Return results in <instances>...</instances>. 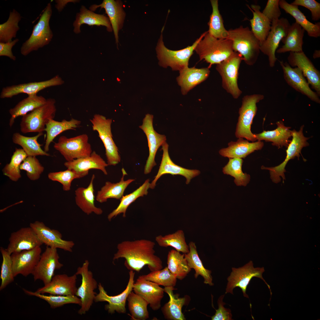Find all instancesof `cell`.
I'll return each mask as SVG.
<instances>
[{
  "label": "cell",
  "mask_w": 320,
  "mask_h": 320,
  "mask_svg": "<svg viewBox=\"0 0 320 320\" xmlns=\"http://www.w3.org/2000/svg\"><path fill=\"white\" fill-rule=\"evenodd\" d=\"M155 245L153 241L145 239L123 241L118 244L113 260L124 258L127 269L138 272L146 265L151 271L161 269L162 261L155 254Z\"/></svg>",
  "instance_id": "obj_1"
},
{
  "label": "cell",
  "mask_w": 320,
  "mask_h": 320,
  "mask_svg": "<svg viewBox=\"0 0 320 320\" xmlns=\"http://www.w3.org/2000/svg\"><path fill=\"white\" fill-rule=\"evenodd\" d=\"M194 51L199 55L200 60H204L209 64V68L213 64L220 63L234 52L231 40L216 38L209 34L207 31Z\"/></svg>",
  "instance_id": "obj_2"
},
{
  "label": "cell",
  "mask_w": 320,
  "mask_h": 320,
  "mask_svg": "<svg viewBox=\"0 0 320 320\" xmlns=\"http://www.w3.org/2000/svg\"><path fill=\"white\" fill-rule=\"evenodd\" d=\"M228 31L227 39L232 41L233 51L242 56L247 64L254 65L260 52V43L251 30L248 27L241 25Z\"/></svg>",
  "instance_id": "obj_3"
},
{
  "label": "cell",
  "mask_w": 320,
  "mask_h": 320,
  "mask_svg": "<svg viewBox=\"0 0 320 320\" xmlns=\"http://www.w3.org/2000/svg\"><path fill=\"white\" fill-rule=\"evenodd\" d=\"M163 30L164 28L156 49L159 65L166 68L170 67L173 71H179L188 67L189 59L196 47L207 31L202 33L191 46L180 50H173L167 48L164 45L162 36Z\"/></svg>",
  "instance_id": "obj_4"
},
{
  "label": "cell",
  "mask_w": 320,
  "mask_h": 320,
  "mask_svg": "<svg viewBox=\"0 0 320 320\" xmlns=\"http://www.w3.org/2000/svg\"><path fill=\"white\" fill-rule=\"evenodd\" d=\"M52 13L50 3L44 9L37 23L34 26L29 38L23 44L20 48L22 55L26 56L31 52L37 51L49 44L53 36L49 22Z\"/></svg>",
  "instance_id": "obj_5"
},
{
  "label": "cell",
  "mask_w": 320,
  "mask_h": 320,
  "mask_svg": "<svg viewBox=\"0 0 320 320\" xmlns=\"http://www.w3.org/2000/svg\"><path fill=\"white\" fill-rule=\"evenodd\" d=\"M55 103L54 99H47L44 104L23 116L20 125L21 132L25 134L45 131L47 124L55 117Z\"/></svg>",
  "instance_id": "obj_6"
},
{
  "label": "cell",
  "mask_w": 320,
  "mask_h": 320,
  "mask_svg": "<svg viewBox=\"0 0 320 320\" xmlns=\"http://www.w3.org/2000/svg\"><path fill=\"white\" fill-rule=\"evenodd\" d=\"M263 95L254 94L244 96L239 110V116L235 135L237 138H244L254 142L257 140L255 134L251 131V126L257 110L256 104L263 99Z\"/></svg>",
  "instance_id": "obj_7"
},
{
  "label": "cell",
  "mask_w": 320,
  "mask_h": 320,
  "mask_svg": "<svg viewBox=\"0 0 320 320\" xmlns=\"http://www.w3.org/2000/svg\"><path fill=\"white\" fill-rule=\"evenodd\" d=\"M243 58L234 52L228 58L217 64L216 69L222 79V86L234 99H237L242 92L238 84L239 70Z\"/></svg>",
  "instance_id": "obj_8"
},
{
  "label": "cell",
  "mask_w": 320,
  "mask_h": 320,
  "mask_svg": "<svg viewBox=\"0 0 320 320\" xmlns=\"http://www.w3.org/2000/svg\"><path fill=\"white\" fill-rule=\"evenodd\" d=\"M303 127L304 126L302 125L298 131L294 129L291 130L292 139L287 147L286 156L282 163L274 167H268L263 166L261 167L262 169L269 170L270 178L273 183H279L281 180V177L284 182L286 179L284 175V172H286L285 167L287 162L290 160L293 159L296 157L299 159L303 148L309 145L307 142L309 138L305 137L303 134Z\"/></svg>",
  "instance_id": "obj_9"
},
{
  "label": "cell",
  "mask_w": 320,
  "mask_h": 320,
  "mask_svg": "<svg viewBox=\"0 0 320 320\" xmlns=\"http://www.w3.org/2000/svg\"><path fill=\"white\" fill-rule=\"evenodd\" d=\"M89 263L85 260L81 266L78 268L75 274L81 277V284L77 288L75 295L81 299V308L78 311L80 315L85 314L92 306L97 294L95 291L98 287L92 272L89 269Z\"/></svg>",
  "instance_id": "obj_10"
},
{
  "label": "cell",
  "mask_w": 320,
  "mask_h": 320,
  "mask_svg": "<svg viewBox=\"0 0 320 320\" xmlns=\"http://www.w3.org/2000/svg\"><path fill=\"white\" fill-rule=\"evenodd\" d=\"M90 121L92 129L97 131L105 149V155L108 165L116 166L121 159L117 147L113 138L111 130L112 120L99 114H95Z\"/></svg>",
  "instance_id": "obj_11"
},
{
  "label": "cell",
  "mask_w": 320,
  "mask_h": 320,
  "mask_svg": "<svg viewBox=\"0 0 320 320\" xmlns=\"http://www.w3.org/2000/svg\"><path fill=\"white\" fill-rule=\"evenodd\" d=\"M88 141V136L86 134L70 138L62 136L58 142L55 143L54 147L67 161H70L91 155L92 151Z\"/></svg>",
  "instance_id": "obj_12"
},
{
  "label": "cell",
  "mask_w": 320,
  "mask_h": 320,
  "mask_svg": "<svg viewBox=\"0 0 320 320\" xmlns=\"http://www.w3.org/2000/svg\"><path fill=\"white\" fill-rule=\"evenodd\" d=\"M232 271L228 277V283L226 288L225 293L233 294V290L238 287L241 288L244 296L247 298L249 296L246 292L247 286L251 279L253 277L259 278L262 280L271 292L270 286L267 283L262 276L265 270L263 267L254 268L252 261H250L243 266L236 268H232Z\"/></svg>",
  "instance_id": "obj_13"
},
{
  "label": "cell",
  "mask_w": 320,
  "mask_h": 320,
  "mask_svg": "<svg viewBox=\"0 0 320 320\" xmlns=\"http://www.w3.org/2000/svg\"><path fill=\"white\" fill-rule=\"evenodd\" d=\"M290 25L287 19L284 17L272 21L266 39L260 46V51L268 56L271 67L275 66L277 60L276 52L280 42L286 36Z\"/></svg>",
  "instance_id": "obj_14"
},
{
  "label": "cell",
  "mask_w": 320,
  "mask_h": 320,
  "mask_svg": "<svg viewBox=\"0 0 320 320\" xmlns=\"http://www.w3.org/2000/svg\"><path fill=\"white\" fill-rule=\"evenodd\" d=\"M129 279L126 289L120 294L114 296L108 295L101 283L98 284L99 291L95 299V302H106L108 304L105 306V309L108 313L113 314L115 312L119 313H125L126 312V303L128 296L132 291L135 272L130 270Z\"/></svg>",
  "instance_id": "obj_15"
},
{
  "label": "cell",
  "mask_w": 320,
  "mask_h": 320,
  "mask_svg": "<svg viewBox=\"0 0 320 320\" xmlns=\"http://www.w3.org/2000/svg\"><path fill=\"white\" fill-rule=\"evenodd\" d=\"M57 249L47 246L41 254L32 274L34 281L40 280L44 285L49 283L54 276L56 270L60 269L63 264L59 261Z\"/></svg>",
  "instance_id": "obj_16"
},
{
  "label": "cell",
  "mask_w": 320,
  "mask_h": 320,
  "mask_svg": "<svg viewBox=\"0 0 320 320\" xmlns=\"http://www.w3.org/2000/svg\"><path fill=\"white\" fill-rule=\"evenodd\" d=\"M153 116L146 114L143 119V123L139 126L145 133L147 139L149 155L144 167V173L149 174L153 167L156 165L155 159L157 151L166 141V137L164 135L158 133L153 125Z\"/></svg>",
  "instance_id": "obj_17"
},
{
  "label": "cell",
  "mask_w": 320,
  "mask_h": 320,
  "mask_svg": "<svg viewBox=\"0 0 320 320\" xmlns=\"http://www.w3.org/2000/svg\"><path fill=\"white\" fill-rule=\"evenodd\" d=\"M41 251L40 247H38L11 254L14 277L19 274L25 277L32 274L40 258Z\"/></svg>",
  "instance_id": "obj_18"
},
{
  "label": "cell",
  "mask_w": 320,
  "mask_h": 320,
  "mask_svg": "<svg viewBox=\"0 0 320 320\" xmlns=\"http://www.w3.org/2000/svg\"><path fill=\"white\" fill-rule=\"evenodd\" d=\"M279 62L283 70L284 79L288 84L312 101L319 103V96L310 88L301 70L297 67L292 68L287 62Z\"/></svg>",
  "instance_id": "obj_19"
},
{
  "label": "cell",
  "mask_w": 320,
  "mask_h": 320,
  "mask_svg": "<svg viewBox=\"0 0 320 320\" xmlns=\"http://www.w3.org/2000/svg\"><path fill=\"white\" fill-rule=\"evenodd\" d=\"M63 81L58 75L51 79L41 81L32 82L3 87L1 91V98H10L20 94L28 96L37 95L40 91L52 86L59 85L64 83Z\"/></svg>",
  "instance_id": "obj_20"
},
{
  "label": "cell",
  "mask_w": 320,
  "mask_h": 320,
  "mask_svg": "<svg viewBox=\"0 0 320 320\" xmlns=\"http://www.w3.org/2000/svg\"><path fill=\"white\" fill-rule=\"evenodd\" d=\"M161 146L163 155L161 163L157 175L150 183V188L154 189L157 180L164 174L183 176L186 178V183L188 184L192 178L200 174V171L199 170L186 169L174 163L170 157L169 153V145L166 142Z\"/></svg>",
  "instance_id": "obj_21"
},
{
  "label": "cell",
  "mask_w": 320,
  "mask_h": 320,
  "mask_svg": "<svg viewBox=\"0 0 320 320\" xmlns=\"http://www.w3.org/2000/svg\"><path fill=\"white\" fill-rule=\"evenodd\" d=\"M9 240V243L6 249L11 255L14 253L41 247L43 244L30 226L22 228L12 233Z\"/></svg>",
  "instance_id": "obj_22"
},
{
  "label": "cell",
  "mask_w": 320,
  "mask_h": 320,
  "mask_svg": "<svg viewBox=\"0 0 320 320\" xmlns=\"http://www.w3.org/2000/svg\"><path fill=\"white\" fill-rule=\"evenodd\" d=\"M288 63L293 67L298 68L302 71L308 82L320 96V73L303 51L290 52L288 57Z\"/></svg>",
  "instance_id": "obj_23"
},
{
  "label": "cell",
  "mask_w": 320,
  "mask_h": 320,
  "mask_svg": "<svg viewBox=\"0 0 320 320\" xmlns=\"http://www.w3.org/2000/svg\"><path fill=\"white\" fill-rule=\"evenodd\" d=\"M31 228L43 244L49 247L59 248L69 252L72 251L74 243L72 241L62 239V235L58 231L50 228L43 222L36 221L30 224Z\"/></svg>",
  "instance_id": "obj_24"
},
{
  "label": "cell",
  "mask_w": 320,
  "mask_h": 320,
  "mask_svg": "<svg viewBox=\"0 0 320 320\" xmlns=\"http://www.w3.org/2000/svg\"><path fill=\"white\" fill-rule=\"evenodd\" d=\"M77 275L68 276L65 274L54 276L50 282L36 292L42 294L48 293L53 295H75L77 288L76 286Z\"/></svg>",
  "instance_id": "obj_25"
},
{
  "label": "cell",
  "mask_w": 320,
  "mask_h": 320,
  "mask_svg": "<svg viewBox=\"0 0 320 320\" xmlns=\"http://www.w3.org/2000/svg\"><path fill=\"white\" fill-rule=\"evenodd\" d=\"M133 290L148 302L153 310L160 309L164 296V288L153 282L145 280L140 276L134 283Z\"/></svg>",
  "instance_id": "obj_26"
},
{
  "label": "cell",
  "mask_w": 320,
  "mask_h": 320,
  "mask_svg": "<svg viewBox=\"0 0 320 320\" xmlns=\"http://www.w3.org/2000/svg\"><path fill=\"white\" fill-rule=\"evenodd\" d=\"M105 9L110 22L117 47L119 43V32L123 27L126 13L123 8V4L121 0H104L100 4H93L89 9L95 11L98 8Z\"/></svg>",
  "instance_id": "obj_27"
},
{
  "label": "cell",
  "mask_w": 320,
  "mask_h": 320,
  "mask_svg": "<svg viewBox=\"0 0 320 320\" xmlns=\"http://www.w3.org/2000/svg\"><path fill=\"white\" fill-rule=\"evenodd\" d=\"M209 68H197L195 67H187L179 71L176 80L181 87L182 94L186 95L191 89L205 80L209 77Z\"/></svg>",
  "instance_id": "obj_28"
},
{
  "label": "cell",
  "mask_w": 320,
  "mask_h": 320,
  "mask_svg": "<svg viewBox=\"0 0 320 320\" xmlns=\"http://www.w3.org/2000/svg\"><path fill=\"white\" fill-rule=\"evenodd\" d=\"M95 175L93 174L89 184L86 188L80 187L75 191V200L77 205L87 215L94 213L99 215L102 214L101 209L96 207L95 204V196L93 182Z\"/></svg>",
  "instance_id": "obj_29"
},
{
  "label": "cell",
  "mask_w": 320,
  "mask_h": 320,
  "mask_svg": "<svg viewBox=\"0 0 320 320\" xmlns=\"http://www.w3.org/2000/svg\"><path fill=\"white\" fill-rule=\"evenodd\" d=\"M239 138L237 141L229 143L227 148L220 149V154L229 158H244L255 151L261 149L264 145L261 141L249 143L242 138Z\"/></svg>",
  "instance_id": "obj_30"
},
{
  "label": "cell",
  "mask_w": 320,
  "mask_h": 320,
  "mask_svg": "<svg viewBox=\"0 0 320 320\" xmlns=\"http://www.w3.org/2000/svg\"><path fill=\"white\" fill-rule=\"evenodd\" d=\"M175 289L173 287H164V292L168 295L169 300L162 307L161 311L164 318L167 320H185L182 308L187 303L188 296L180 297L178 294H174Z\"/></svg>",
  "instance_id": "obj_31"
},
{
  "label": "cell",
  "mask_w": 320,
  "mask_h": 320,
  "mask_svg": "<svg viewBox=\"0 0 320 320\" xmlns=\"http://www.w3.org/2000/svg\"><path fill=\"white\" fill-rule=\"evenodd\" d=\"M64 165L68 169L78 172L89 173V169H95L100 170L105 175L108 174L106 167L108 164L95 151L92 152L89 156L66 161Z\"/></svg>",
  "instance_id": "obj_32"
},
{
  "label": "cell",
  "mask_w": 320,
  "mask_h": 320,
  "mask_svg": "<svg viewBox=\"0 0 320 320\" xmlns=\"http://www.w3.org/2000/svg\"><path fill=\"white\" fill-rule=\"evenodd\" d=\"M89 26H103L109 32H111L112 28L108 17L106 16L94 13L82 6L79 12L77 13L73 25L74 32L78 34L81 32L80 27L83 24Z\"/></svg>",
  "instance_id": "obj_33"
},
{
  "label": "cell",
  "mask_w": 320,
  "mask_h": 320,
  "mask_svg": "<svg viewBox=\"0 0 320 320\" xmlns=\"http://www.w3.org/2000/svg\"><path fill=\"white\" fill-rule=\"evenodd\" d=\"M280 7L290 14L295 19V22L307 33L309 36L317 38L320 36V23L314 24L309 21L299 9L298 6L289 4L285 0H280Z\"/></svg>",
  "instance_id": "obj_34"
},
{
  "label": "cell",
  "mask_w": 320,
  "mask_h": 320,
  "mask_svg": "<svg viewBox=\"0 0 320 320\" xmlns=\"http://www.w3.org/2000/svg\"><path fill=\"white\" fill-rule=\"evenodd\" d=\"M276 124L277 127L274 130L263 131L260 133L255 134L257 140L272 142V145L278 148L287 147L291 141L289 139L292 137L291 130L289 129L291 127L285 126L281 121L277 122Z\"/></svg>",
  "instance_id": "obj_35"
},
{
  "label": "cell",
  "mask_w": 320,
  "mask_h": 320,
  "mask_svg": "<svg viewBox=\"0 0 320 320\" xmlns=\"http://www.w3.org/2000/svg\"><path fill=\"white\" fill-rule=\"evenodd\" d=\"M121 171L122 176L119 182L114 183L107 181L100 190L98 191L96 198L98 202L102 203L107 201L108 199H119L122 198L126 188L135 180L129 179L124 180V176L127 174L124 168L122 169Z\"/></svg>",
  "instance_id": "obj_36"
},
{
  "label": "cell",
  "mask_w": 320,
  "mask_h": 320,
  "mask_svg": "<svg viewBox=\"0 0 320 320\" xmlns=\"http://www.w3.org/2000/svg\"><path fill=\"white\" fill-rule=\"evenodd\" d=\"M305 31L295 22L291 25L287 34L281 41L284 45L277 49L278 53L289 52H299L303 51V38Z\"/></svg>",
  "instance_id": "obj_37"
},
{
  "label": "cell",
  "mask_w": 320,
  "mask_h": 320,
  "mask_svg": "<svg viewBox=\"0 0 320 320\" xmlns=\"http://www.w3.org/2000/svg\"><path fill=\"white\" fill-rule=\"evenodd\" d=\"M248 6L253 14V17L249 20L251 31L259 41L260 45L268 35L271 29V23L260 11L261 7L259 5L252 4L250 7Z\"/></svg>",
  "instance_id": "obj_38"
},
{
  "label": "cell",
  "mask_w": 320,
  "mask_h": 320,
  "mask_svg": "<svg viewBox=\"0 0 320 320\" xmlns=\"http://www.w3.org/2000/svg\"><path fill=\"white\" fill-rule=\"evenodd\" d=\"M47 99L37 95L28 96L18 102L13 108L9 110L11 115L9 124L11 127L15 120L18 117L23 116L44 104Z\"/></svg>",
  "instance_id": "obj_39"
},
{
  "label": "cell",
  "mask_w": 320,
  "mask_h": 320,
  "mask_svg": "<svg viewBox=\"0 0 320 320\" xmlns=\"http://www.w3.org/2000/svg\"><path fill=\"white\" fill-rule=\"evenodd\" d=\"M189 251L184 254V257L189 267L194 270L195 273L194 277L197 278L199 275L202 276L204 279V283L211 286L214 285L212 277L211 275V271L206 269L203 265L198 253L197 248L195 242L191 241L188 244Z\"/></svg>",
  "instance_id": "obj_40"
},
{
  "label": "cell",
  "mask_w": 320,
  "mask_h": 320,
  "mask_svg": "<svg viewBox=\"0 0 320 320\" xmlns=\"http://www.w3.org/2000/svg\"><path fill=\"white\" fill-rule=\"evenodd\" d=\"M81 123L80 121L72 118L69 121L64 119L61 121L50 119L47 124L45 131L46 137L44 150L46 152L49 150L50 143L55 138L63 132L69 129L75 130Z\"/></svg>",
  "instance_id": "obj_41"
},
{
  "label": "cell",
  "mask_w": 320,
  "mask_h": 320,
  "mask_svg": "<svg viewBox=\"0 0 320 320\" xmlns=\"http://www.w3.org/2000/svg\"><path fill=\"white\" fill-rule=\"evenodd\" d=\"M43 135V132H41L34 136L27 137L16 132L13 134L12 141L14 143L22 147L27 156H49V154L41 148L42 145L37 141L38 138Z\"/></svg>",
  "instance_id": "obj_42"
},
{
  "label": "cell",
  "mask_w": 320,
  "mask_h": 320,
  "mask_svg": "<svg viewBox=\"0 0 320 320\" xmlns=\"http://www.w3.org/2000/svg\"><path fill=\"white\" fill-rule=\"evenodd\" d=\"M167 263L170 271L180 280L184 279L191 270L185 258L184 254H182L175 249L169 252Z\"/></svg>",
  "instance_id": "obj_43"
},
{
  "label": "cell",
  "mask_w": 320,
  "mask_h": 320,
  "mask_svg": "<svg viewBox=\"0 0 320 320\" xmlns=\"http://www.w3.org/2000/svg\"><path fill=\"white\" fill-rule=\"evenodd\" d=\"M150 183L149 179H148L141 186L133 192L129 194L123 196L120 199V203L118 207L108 215V220L110 221L112 218L121 214H122L123 216L125 217L127 210L129 205L138 198L143 197L148 194V190L150 188Z\"/></svg>",
  "instance_id": "obj_44"
},
{
  "label": "cell",
  "mask_w": 320,
  "mask_h": 320,
  "mask_svg": "<svg viewBox=\"0 0 320 320\" xmlns=\"http://www.w3.org/2000/svg\"><path fill=\"white\" fill-rule=\"evenodd\" d=\"M212 12L210 16L208 24V33L212 36L218 39H227L228 31L225 28L223 21L220 13L218 1L211 0Z\"/></svg>",
  "instance_id": "obj_45"
},
{
  "label": "cell",
  "mask_w": 320,
  "mask_h": 320,
  "mask_svg": "<svg viewBox=\"0 0 320 320\" xmlns=\"http://www.w3.org/2000/svg\"><path fill=\"white\" fill-rule=\"evenodd\" d=\"M155 240L158 245L162 247H172L184 254L189 251V246L186 241L184 232L181 230L164 236L158 235L156 237Z\"/></svg>",
  "instance_id": "obj_46"
},
{
  "label": "cell",
  "mask_w": 320,
  "mask_h": 320,
  "mask_svg": "<svg viewBox=\"0 0 320 320\" xmlns=\"http://www.w3.org/2000/svg\"><path fill=\"white\" fill-rule=\"evenodd\" d=\"M127 300L129 310L133 320H145L149 317L148 302L142 297L132 291Z\"/></svg>",
  "instance_id": "obj_47"
},
{
  "label": "cell",
  "mask_w": 320,
  "mask_h": 320,
  "mask_svg": "<svg viewBox=\"0 0 320 320\" xmlns=\"http://www.w3.org/2000/svg\"><path fill=\"white\" fill-rule=\"evenodd\" d=\"M243 162L242 159L229 158L228 162L223 169L224 174L234 177V182L238 186H246L250 180V175L244 173L242 171Z\"/></svg>",
  "instance_id": "obj_48"
},
{
  "label": "cell",
  "mask_w": 320,
  "mask_h": 320,
  "mask_svg": "<svg viewBox=\"0 0 320 320\" xmlns=\"http://www.w3.org/2000/svg\"><path fill=\"white\" fill-rule=\"evenodd\" d=\"M21 17L20 14L14 9L10 12L7 20L0 24V42L5 43L12 41L15 38L20 28L18 23Z\"/></svg>",
  "instance_id": "obj_49"
},
{
  "label": "cell",
  "mask_w": 320,
  "mask_h": 320,
  "mask_svg": "<svg viewBox=\"0 0 320 320\" xmlns=\"http://www.w3.org/2000/svg\"><path fill=\"white\" fill-rule=\"evenodd\" d=\"M24 292L29 295L33 296L42 299L49 304L53 309L62 307L65 305L74 304L80 306L81 304L80 299L76 295H44L23 289Z\"/></svg>",
  "instance_id": "obj_50"
},
{
  "label": "cell",
  "mask_w": 320,
  "mask_h": 320,
  "mask_svg": "<svg viewBox=\"0 0 320 320\" xmlns=\"http://www.w3.org/2000/svg\"><path fill=\"white\" fill-rule=\"evenodd\" d=\"M27 156L22 148H16L10 162L7 164L2 170L3 174L12 181H17L21 177L20 165Z\"/></svg>",
  "instance_id": "obj_51"
},
{
  "label": "cell",
  "mask_w": 320,
  "mask_h": 320,
  "mask_svg": "<svg viewBox=\"0 0 320 320\" xmlns=\"http://www.w3.org/2000/svg\"><path fill=\"white\" fill-rule=\"evenodd\" d=\"M88 174L87 173L78 172L67 169L63 171L50 172L48 177L49 180L61 183L63 190L68 191L71 190L72 182L74 179L83 177Z\"/></svg>",
  "instance_id": "obj_52"
},
{
  "label": "cell",
  "mask_w": 320,
  "mask_h": 320,
  "mask_svg": "<svg viewBox=\"0 0 320 320\" xmlns=\"http://www.w3.org/2000/svg\"><path fill=\"white\" fill-rule=\"evenodd\" d=\"M141 276L146 280L164 287H174L177 282V278L170 271L167 266L160 270L151 271L147 275Z\"/></svg>",
  "instance_id": "obj_53"
},
{
  "label": "cell",
  "mask_w": 320,
  "mask_h": 320,
  "mask_svg": "<svg viewBox=\"0 0 320 320\" xmlns=\"http://www.w3.org/2000/svg\"><path fill=\"white\" fill-rule=\"evenodd\" d=\"M0 251L2 257L0 279L1 280L0 290L4 289L9 284L14 281V276L11 255L5 249L1 247Z\"/></svg>",
  "instance_id": "obj_54"
},
{
  "label": "cell",
  "mask_w": 320,
  "mask_h": 320,
  "mask_svg": "<svg viewBox=\"0 0 320 320\" xmlns=\"http://www.w3.org/2000/svg\"><path fill=\"white\" fill-rule=\"evenodd\" d=\"M20 169L26 172L29 179L34 181L39 179L43 172L44 167L41 164L36 156H27L20 166Z\"/></svg>",
  "instance_id": "obj_55"
},
{
  "label": "cell",
  "mask_w": 320,
  "mask_h": 320,
  "mask_svg": "<svg viewBox=\"0 0 320 320\" xmlns=\"http://www.w3.org/2000/svg\"><path fill=\"white\" fill-rule=\"evenodd\" d=\"M291 4L301 6L309 10L313 20L316 21L320 19V4L315 0H295Z\"/></svg>",
  "instance_id": "obj_56"
},
{
  "label": "cell",
  "mask_w": 320,
  "mask_h": 320,
  "mask_svg": "<svg viewBox=\"0 0 320 320\" xmlns=\"http://www.w3.org/2000/svg\"><path fill=\"white\" fill-rule=\"evenodd\" d=\"M280 0H268L262 13L271 23L280 18L281 15L279 5Z\"/></svg>",
  "instance_id": "obj_57"
},
{
  "label": "cell",
  "mask_w": 320,
  "mask_h": 320,
  "mask_svg": "<svg viewBox=\"0 0 320 320\" xmlns=\"http://www.w3.org/2000/svg\"><path fill=\"white\" fill-rule=\"evenodd\" d=\"M225 295L220 296L217 301L218 308L216 310L215 314L211 317L212 320H231L232 315L230 309L224 307L225 303L223 301Z\"/></svg>",
  "instance_id": "obj_58"
},
{
  "label": "cell",
  "mask_w": 320,
  "mask_h": 320,
  "mask_svg": "<svg viewBox=\"0 0 320 320\" xmlns=\"http://www.w3.org/2000/svg\"><path fill=\"white\" fill-rule=\"evenodd\" d=\"M19 41V39H16L11 41L5 43L0 42V56L7 57L14 61L15 60L16 57L13 55L12 49Z\"/></svg>",
  "instance_id": "obj_59"
},
{
  "label": "cell",
  "mask_w": 320,
  "mask_h": 320,
  "mask_svg": "<svg viewBox=\"0 0 320 320\" xmlns=\"http://www.w3.org/2000/svg\"><path fill=\"white\" fill-rule=\"evenodd\" d=\"M72 0H56L57 3L55 7L59 12L61 11L64 7L68 2H71Z\"/></svg>",
  "instance_id": "obj_60"
},
{
  "label": "cell",
  "mask_w": 320,
  "mask_h": 320,
  "mask_svg": "<svg viewBox=\"0 0 320 320\" xmlns=\"http://www.w3.org/2000/svg\"><path fill=\"white\" fill-rule=\"evenodd\" d=\"M320 52L319 50H316L315 51L313 55V57L314 59L319 58L320 57Z\"/></svg>",
  "instance_id": "obj_61"
}]
</instances>
